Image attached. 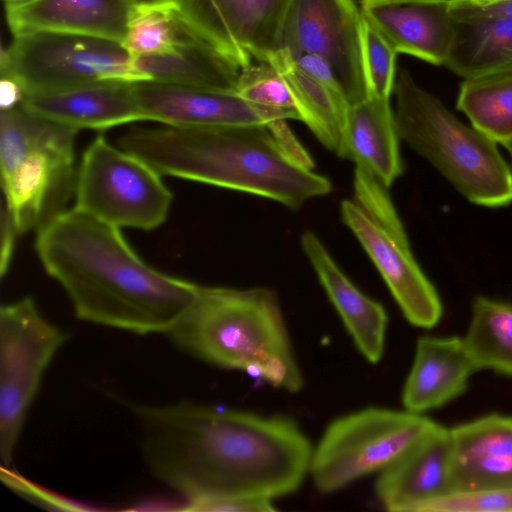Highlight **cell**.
<instances>
[{
    "mask_svg": "<svg viewBox=\"0 0 512 512\" xmlns=\"http://www.w3.org/2000/svg\"><path fill=\"white\" fill-rule=\"evenodd\" d=\"M192 36L177 3L142 5L134 8L122 45L133 57L160 54Z\"/></svg>",
    "mask_w": 512,
    "mask_h": 512,
    "instance_id": "obj_28",
    "label": "cell"
},
{
    "mask_svg": "<svg viewBox=\"0 0 512 512\" xmlns=\"http://www.w3.org/2000/svg\"><path fill=\"white\" fill-rule=\"evenodd\" d=\"M271 121H301L296 102L280 71L270 63L253 62L240 70L235 91Z\"/></svg>",
    "mask_w": 512,
    "mask_h": 512,
    "instance_id": "obj_29",
    "label": "cell"
},
{
    "mask_svg": "<svg viewBox=\"0 0 512 512\" xmlns=\"http://www.w3.org/2000/svg\"><path fill=\"white\" fill-rule=\"evenodd\" d=\"M22 87L13 79L1 76L0 106L1 110H9L19 106L24 97Z\"/></svg>",
    "mask_w": 512,
    "mask_h": 512,
    "instance_id": "obj_35",
    "label": "cell"
},
{
    "mask_svg": "<svg viewBox=\"0 0 512 512\" xmlns=\"http://www.w3.org/2000/svg\"><path fill=\"white\" fill-rule=\"evenodd\" d=\"M75 207L118 228L153 230L166 219L172 193L148 163L97 136L77 170Z\"/></svg>",
    "mask_w": 512,
    "mask_h": 512,
    "instance_id": "obj_8",
    "label": "cell"
},
{
    "mask_svg": "<svg viewBox=\"0 0 512 512\" xmlns=\"http://www.w3.org/2000/svg\"><path fill=\"white\" fill-rule=\"evenodd\" d=\"M1 478L11 489L20 495L30 499L32 502L46 505L48 508L64 509V510H79L78 505L75 506L64 498L56 496L55 494L34 485L32 482L25 480L22 476L10 469L1 468Z\"/></svg>",
    "mask_w": 512,
    "mask_h": 512,
    "instance_id": "obj_33",
    "label": "cell"
},
{
    "mask_svg": "<svg viewBox=\"0 0 512 512\" xmlns=\"http://www.w3.org/2000/svg\"><path fill=\"white\" fill-rule=\"evenodd\" d=\"M449 429L453 490L512 484V416L488 414Z\"/></svg>",
    "mask_w": 512,
    "mask_h": 512,
    "instance_id": "obj_19",
    "label": "cell"
},
{
    "mask_svg": "<svg viewBox=\"0 0 512 512\" xmlns=\"http://www.w3.org/2000/svg\"><path fill=\"white\" fill-rule=\"evenodd\" d=\"M134 8V0H31L6 7V19L14 36L57 31L122 43Z\"/></svg>",
    "mask_w": 512,
    "mask_h": 512,
    "instance_id": "obj_18",
    "label": "cell"
},
{
    "mask_svg": "<svg viewBox=\"0 0 512 512\" xmlns=\"http://www.w3.org/2000/svg\"><path fill=\"white\" fill-rule=\"evenodd\" d=\"M185 511L201 512H271L275 511L272 500L252 497H225L186 505Z\"/></svg>",
    "mask_w": 512,
    "mask_h": 512,
    "instance_id": "obj_32",
    "label": "cell"
},
{
    "mask_svg": "<svg viewBox=\"0 0 512 512\" xmlns=\"http://www.w3.org/2000/svg\"><path fill=\"white\" fill-rule=\"evenodd\" d=\"M465 3L475 7H487L494 4H498L507 0H462Z\"/></svg>",
    "mask_w": 512,
    "mask_h": 512,
    "instance_id": "obj_37",
    "label": "cell"
},
{
    "mask_svg": "<svg viewBox=\"0 0 512 512\" xmlns=\"http://www.w3.org/2000/svg\"><path fill=\"white\" fill-rule=\"evenodd\" d=\"M69 335L31 297L0 309V461L8 469L42 378Z\"/></svg>",
    "mask_w": 512,
    "mask_h": 512,
    "instance_id": "obj_9",
    "label": "cell"
},
{
    "mask_svg": "<svg viewBox=\"0 0 512 512\" xmlns=\"http://www.w3.org/2000/svg\"><path fill=\"white\" fill-rule=\"evenodd\" d=\"M458 2L462 3L463 5L471 8L472 10L485 14V15H491V16H501V17H507L512 18V0H507L498 4H494L487 7H475L472 5H469L465 3L462 0H457Z\"/></svg>",
    "mask_w": 512,
    "mask_h": 512,
    "instance_id": "obj_36",
    "label": "cell"
},
{
    "mask_svg": "<svg viewBox=\"0 0 512 512\" xmlns=\"http://www.w3.org/2000/svg\"><path fill=\"white\" fill-rule=\"evenodd\" d=\"M270 64L287 82L301 121L327 149L337 154L350 107L340 84L304 71L281 53Z\"/></svg>",
    "mask_w": 512,
    "mask_h": 512,
    "instance_id": "obj_25",
    "label": "cell"
},
{
    "mask_svg": "<svg viewBox=\"0 0 512 512\" xmlns=\"http://www.w3.org/2000/svg\"><path fill=\"white\" fill-rule=\"evenodd\" d=\"M396 55L389 42L364 21V58L370 96L390 99L396 80Z\"/></svg>",
    "mask_w": 512,
    "mask_h": 512,
    "instance_id": "obj_31",
    "label": "cell"
},
{
    "mask_svg": "<svg viewBox=\"0 0 512 512\" xmlns=\"http://www.w3.org/2000/svg\"><path fill=\"white\" fill-rule=\"evenodd\" d=\"M454 38L445 66L463 79L512 73V18L485 15L448 0Z\"/></svg>",
    "mask_w": 512,
    "mask_h": 512,
    "instance_id": "obj_23",
    "label": "cell"
},
{
    "mask_svg": "<svg viewBox=\"0 0 512 512\" xmlns=\"http://www.w3.org/2000/svg\"><path fill=\"white\" fill-rule=\"evenodd\" d=\"M135 6L177 3L178 0H134Z\"/></svg>",
    "mask_w": 512,
    "mask_h": 512,
    "instance_id": "obj_38",
    "label": "cell"
},
{
    "mask_svg": "<svg viewBox=\"0 0 512 512\" xmlns=\"http://www.w3.org/2000/svg\"><path fill=\"white\" fill-rule=\"evenodd\" d=\"M453 488L450 429L439 423L383 469L375 483L378 500L391 512H417Z\"/></svg>",
    "mask_w": 512,
    "mask_h": 512,
    "instance_id": "obj_15",
    "label": "cell"
},
{
    "mask_svg": "<svg viewBox=\"0 0 512 512\" xmlns=\"http://www.w3.org/2000/svg\"><path fill=\"white\" fill-rule=\"evenodd\" d=\"M290 60L321 58L350 105L369 97L364 20L354 0H291L280 32V52Z\"/></svg>",
    "mask_w": 512,
    "mask_h": 512,
    "instance_id": "obj_10",
    "label": "cell"
},
{
    "mask_svg": "<svg viewBox=\"0 0 512 512\" xmlns=\"http://www.w3.org/2000/svg\"><path fill=\"white\" fill-rule=\"evenodd\" d=\"M78 131L45 119L33 145L12 173L1 179L4 206L19 234L38 230L66 210L75 194L74 143Z\"/></svg>",
    "mask_w": 512,
    "mask_h": 512,
    "instance_id": "obj_11",
    "label": "cell"
},
{
    "mask_svg": "<svg viewBox=\"0 0 512 512\" xmlns=\"http://www.w3.org/2000/svg\"><path fill=\"white\" fill-rule=\"evenodd\" d=\"M438 423L407 410L365 408L332 421L313 448L309 473L322 493L382 471Z\"/></svg>",
    "mask_w": 512,
    "mask_h": 512,
    "instance_id": "obj_7",
    "label": "cell"
},
{
    "mask_svg": "<svg viewBox=\"0 0 512 512\" xmlns=\"http://www.w3.org/2000/svg\"><path fill=\"white\" fill-rule=\"evenodd\" d=\"M0 71L25 95L109 81L139 82L133 56L122 43L57 31L15 35L1 50Z\"/></svg>",
    "mask_w": 512,
    "mask_h": 512,
    "instance_id": "obj_6",
    "label": "cell"
},
{
    "mask_svg": "<svg viewBox=\"0 0 512 512\" xmlns=\"http://www.w3.org/2000/svg\"><path fill=\"white\" fill-rule=\"evenodd\" d=\"M442 2H365L361 13L397 53L445 65L454 38V20Z\"/></svg>",
    "mask_w": 512,
    "mask_h": 512,
    "instance_id": "obj_16",
    "label": "cell"
},
{
    "mask_svg": "<svg viewBox=\"0 0 512 512\" xmlns=\"http://www.w3.org/2000/svg\"><path fill=\"white\" fill-rule=\"evenodd\" d=\"M144 121L179 127L275 123L236 92L153 81L134 82Z\"/></svg>",
    "mask_w": 512,
    "mask_h": 512,
    "instance_id": "obj_14",
    "label": "cell"
},
{
    "mask_svg": "<svg viewBox=\"0 0 512 512\" xmlns=\"http://www.w3.org/2000/svg\"><path fill=\"white\" fill-rule=\"evenodd\" d=\"M1 275L6 273L13 253L16 236L19 232L15 226L12 216L3 205L1 220Z\"/></svg>",
    "mask_w": 512,
    "mask_h": 512,
    "instance_id": "obj_34",
    "label": "cell"
},
{
    "mask_svg": "<svg viewBox=\"0 0 512 512\" xmlns=\"http://www.w3.org/2000/svg\"><path fill=\"white\" fill-rule=\"evenodd\" d=\"M139 81L235 92L241 67L192 36L170 52L133 57Z\"/></svg>",
    "mask_w": 512,
    "mask_h": 512,
    "instance_id": "obj_24",
    "label": "cell"
},
{
    "mask_svg": "<svg viewBox=\"0 0 512 512\" xmlns=\"http://www.w3.org/2000/svg\"><path fill=\"white\" fill-rule=\"evenodd\" d=\"M3 1L5 3V7H9V6L23 4V3H26L31 0H3Z\"/></svg>",
    "mask_w": 512,
    "mask_h": 512,
    "instance_id": "obj_40",
    "label": "cell"
},
{
    "mask_svg": "<svg viewBox=\"0 0 512 512\" xmlns=\"http://www.w3.org/2000/svg\"><path fill=\"white\" fill-rule=\"evenodd\" d=\"M474 372L462 337L419 338L402 391L405 410L422 414L446 405L466 391Z\"/></svg>",
    "mask_w": 512,
    "mask_h": 512,
    "instance_id": "obj_21",
    "label": "cell"
},
{
    "mask_svg": "<svg viewBox=\"0 0 512 512\" xmlns=\"http://www.w3.org/2000/svg\"><path fill=\"white\" fill-rule=\"evenodd\" d=\"M393 92L400 139L428 160L469 202L489 208L512 203V171L496 142L463 124L406 70L396 76Z\"/></svg>",
    "mask_w": 512,
    "mask_h": 512,
    "instance_id": "obj_5",
    "label": "cell"
},
{
    "mask_svg": "<svg viewBox=\"0 0 512 512\" xmlns=\"http://www.w3.org/2000/svg\"><path fill=\"white\" fill-rule=\"evenodd\" d=\"M505 148L507 149V151L509 152L511 158H512V140L509 141L508 143H506L505 145Z\"/></svg>",
    "mask_w": 512,
    "mask_h": 512,
    "instance_id": "obj_41",
    "label": "cell"
},
{
    "mask_svg": "<svg viewBox=\"0 0 512 512\" xmlns=\"http://www.w3.org/2000/svg\"><path fill=\"white\" fill-rule=\"evenodd\" d=\"M151 474L186 505L225 497L273 500L295 492L313 447L287 416L181 401L130 406Z\"/></svg>",
    "mask_w": 512,
    "mask_h": 512,
    "instance_id": "obj_1",
    "label": "cell"
},
{
    "mask_svg": "<svg viewBox=\"0 0 512 512\" xmlns=\"http://www.w3.org/2000/svg\"><path fill=\"white\" fill-rule=\"evenodd\" d=\"M118 146L161 175L247 192L292 209L332 188L267 125L135 127L119 138Z\"/></svg>",
    "mask_w": 512,
    "mask_h": 512,
    "instance_id": "obj_3",
    "label": "cell"
},
{
    "mask_svg": "<svg viewBox=\"0 0 512 512\" xmlns=\"http://www.w3.org/2000/svg\"><path fill=\"white\" fill-rule=\"evenodd\" d=\"M365 2H442L446 0H361Z\"/></svg>",
    "mask_w": 512,
    "mask_h": 512,
    "instance_id": "obj_39",
    "label": "cell"
},
{
    "mask_svg": "<svg viewBox=\"0 0 512 512\" xmlns=\"http://www.w3.org/2000/svg\"><path fill=\"white\" fill-rule=\"evenodd\" d=\"M301 246L357 349L367 361L378 363L388 324L384 307L348 279L313 232L302 234Z\"/></svg>",
    "mask_w": 512,
    "mask_h": 512,
    "instance_id": "obj_20",
    "label": "cell"
},
{
    "mask_svg": "<svg viewBox=\"0 0 512 512\" xmlns=\"http://www.w3.org/2000/svg\"><path fill=\"white\" fill-rule=\"evenodd\" d=\"M344 224L353 232L378 269L403 315L412 325L430 329L443 314L440 297L412 255L403 225L387 224L354 199L340 206Z\"/></svg>",
    "mask_w": 512,
    "mask_h": 512,
    "instance_id": "obj_13",
    "label": "cell"
},
{
    "mask_svg": "<svg viewBox=\"0 0 512 512\" xmlns=\"http://www.w3.org/2000/svg\"><path fill=\"white\" fill-rule=\"evenodd\" d=\"M291 0H178L179 16L200 40L241 68L270 63Z\"/></svg>",
    "mask_w": 512,
    "mask_h": 512,
    "instance_id": "obj_12",
    "label": "cell"
},
{
    "mask_svg": "<svg viewBox=\"0 0 512 512\" xmlns=\"http://www.w3.org/2000/svg\"><path fill=\"white\" fill-rule=\"evenodd\" d=\"M166 335L182 352L211 365L246 372L288 392L303 386L278 298L269 289L200 286Z\"/></svg>",
    "mask_w": 512,
    "mask_h": 512,
    "instance_id": "obj_4",
    "label": "cell"
},
{
    "mask_svg": "<svg viewBox=\"0 0 512 512\" xmlns=\"http://www.w3.org/2000/svg\"><path fill=\"white\" fill-rule=\"evenodd\" d=\"M417 512H512V484L452 490Z\"/></svg>",
    "mask_w": 512,
    "mask_h": 512,
    "instance_id": "obj_30",
    "label": "cell"
},
{
    "mask_svg": "<svg viewBox=\"0 0 512 512\" xmlns=\"http://www.w3.org/2000/svg\"><path fill=\"white\" fill-rule=\"evenodd\" d=\"M471 312L462 341L476 371L512 377V304L478 296Z\"/></svg>",
    "mask_w": 512,
    "mask_h": 512,
    "instance_id": "obj_26",
    "label": "cell"
},
{
    "mask_svg": "<svg viewBox=\"0 0 512 512\" xmlns=\"http://www.w3.org/2000/svg\"><path fill=\"white\" fill-rule=\"evenodd\" d=\"M35 249L76 317L96 325L139 335L166 334L200 290L145 263L118 227L77 207L40 227Z\"/></svg>",
    "mask_w": 512,
    "mask_h": 512,
    "instance_id": "obj_2",
    "label": "cell"
},
{
    "mask_svg": "<svg viewBox=\"0 0 512 512\" xmlns=\"http://www.w3.org/2000/svg\"><path fill=\"white\" fill-rule=\"evenodd\" d=\"M457 109L474 128L504 146L512 140V73L464 79Z\"/></svg>",
    "mask_w": 512,
    "mask_h": 512,
    "instance_id": "obj_27",
    "label": "cell"
},
{
    "mask_svg": "<svg viewBox=\"0 0 512 512\" xmlns=\"http://www.w3.org/2000/svg\"><path fill=\"white\" fill-rule=\"evenodd\" d=\"M20 105L37 116L77 130H102L144 121L134 82L109 81L26 94Z\"/></svg>",
    "mask_w": 512,
    "mask_h": 512,
    "instance_id": "obj_17",
    "label": "cell"
},
{
    "mask_svg": "<svg viewBox=\"0 0 512 512\" xmlns=\"http://www.w3.org/2000/svg\"><path fill=\"white\" fill-rule=\"evenodd\" d=\"M399 140L390 99L369 96L350 105L337 155L389 188L403 172Z\"/></svg>",
    "mask_w": 512,
    "mask_h": 512,
    "instance_id": "obj_22",
    "label": "cell"
}]
</instances>
